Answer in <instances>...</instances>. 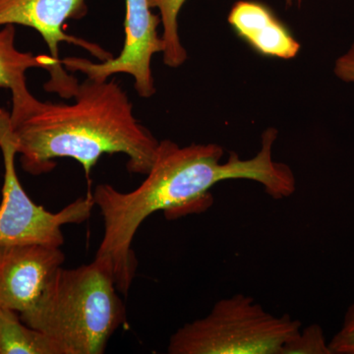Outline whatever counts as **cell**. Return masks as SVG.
Here are the masks:
<instances>
[{"mask_svg": "<svg viewBox=\"0 0 354 354\" xmlns=\"http://www.w3.org/2000/svg\"><path fill=\"white\" fill-rule=\"evenodd\" d=\"M298 3H300L301 2V0H297ZM293 0H286V3H288V6H291L292 4Z\"/></svg>", "mask_w": 354, "mask_h": 354, "instance_id": "16", "label": "cell"}, {"mask_svg": "<svg viewBox=\"0 0 354 354\" xmlns=\"http://www.w3.org/2000/svg\"><path fill=\"white\" fill-rule=\"evenodd\" d=\"M332 354H354V304L346 310L341 329L329 342Z\"/></svg>", "mask_w": 354, "mask_h": 354, "instance_id": "14", "label": "cell"}, {"mask_svg": "<svg viewBox=\"0 0 354 354\" xmlns=\"http://www.w3.org/2000/svg\"><path fill=\"white\" fill-rule=\"evenodd\" d=\"M15 25H6L0 30V88L12 95L11 124L15 125L36 108L39 100L30 92L26 82V71L31 68L48 70L50 79L44 85L46 92L57 93L64 99H72L78 80L67 73L64 65L50 55L23 53L15 46Z\"/></svg>", "mask_w": 354, "mask_h": 354, "instance_id": "8", "label": "cell"}, {"mask_svg": "<svg viewBox=\"0 0 354 354\" xmlns=\"http://www.w3.org/2000/svg\"><path fill=\"white\" fill-rule=\"evenodd\" d=\"M0 151L3 157L4 180L0 203V245L44 244L62 247V227L80 225L90 218L95 202L92 193L53 213L36 204L27 194L16 171L18 155L10 113L0 109Z\"/></svg>", "mask_w": 354, "mask_h": 354, "instance_id": "5", "label": "cell"}, {"mask_svg": "<svg viewBox=\"0 0 354 354\" xmlns=\"http://www.w3.org/2000/svg\"><path fill=\"white\" fill-rule=\"evenodd\" d=\"M87 11V0H0V27L21 25L36 30L43 37L50 57L59 64L60 43L80 46L104 62L113 57L108 50L64 31L66 21L81 19Z\"/></svg>", "mask_w": 354, "mask_h": 354, "instance_id": "9", "label": "cell"}, {"mask_svg": "<svg viewBox=\"0 0 354 354\" xmlns=\"http://www.w3.org/2000/svg\"><path fill=\"white\" fill-rule=\"evenodd\" d=\"M73 102L39 101L29 115L12 125L23 169L41 176L55 160L70 158L88 176L106 153H123L132 174L152 169L160 141L135 118L127 93L115 80L87 78Z\"/></svg>", "mask_w": 354, "mask_h": 354, "instance_id": "2", "label": "cell"}, {"mask_svg": "<svg viewBox=\"0 0 354 354\" xmlns=\"http://www.w3.org/2000/svg\"><path fill=\"white\" fill-rule=\"evenodd\" d=\"M0 354H62L44 333L23 322L20 313L0 306Z\"/></svg>", "mask_w": 354, "mask_h": 354, "instance_id": "11", "label": "cell"}, {"mask_svg": "<svg viewBox=\"0 0 354 354\" xmlns=\"http://www.w3.org/2000/svg\"><path fill=\"white\" fill-rule=\"evenodd\" d=\"M281 354H332V351L323 328L318 324H312L300 329L286 342Z\"/></svg>", "mask_w": 354, "mask_h": 354, "instance_id": "13", "label": "cell"}, {"mask_svg": "<svg viewBox=\"0 0 354 354\" xmlns=\"http://www.w3.org/2000/svg\"><path fill=\"white\" fill-rule=\"evenodd\" d=\"M113 268L104 258L58 268L23 322L50 337L62 354H102L127 320Z\"/></svg>", "mask_w": 354, "mask_h": 354, "instance_id": "3", "label": "cell"}, {"mask_svg": "<svg viewBox=\"0 0 354 354\" xmlns=\"http://www.w3.org/2000/svg\"><path fill=\"white\" fill-rule=\"evenodd\" d=\"M125 39L118 57L93 62L82 57H66L62 65L70 72H80L87 78L106 81L115 74H128L134 79L135 90L141 97L156 93L152 58L162 53L164 41L158 32L162 19L152 12L149 0H125Z\"/></svg>", "mask_w": 354, "mask_h": 354, "instance_id": "6", "label": "cell"}, {"mask_svg": "<svg viewBox=\"0 0 354 354\" xmlns=\"http://www.w3.org/2000/svg\"><path fill=\"white\" fill-rule=\"evenodd\" d=\"M64 260L62 247L0 245V306L20 314L31 309Z\"/></svg>", "mask_w": 354, "mask_h": 354, "instance_id": "7", "label": "cell"}, {"mask_svg": "<svg viewBox=\"0 0 354 354\" xmlns=\"http://www.w3.org/2000/svg\"><path fill=\"white\" fill-rule=\"evenodd\" d=\"M335 75L346 83H354V41L351 48L335 62Z\"/></svg>", "mask_w": 354, "mask_h": 354, "instance_id": "15", "label": "cell"}, {"mask_svg": "<svg viewBox=\"0 0 354 354\" xmlns=\"http://www.w3.org/2000/svg\"><path fill=\"white\" fill-rule=\"evenodd\" d=\"M227 21L244 41L264 57L291 59L299 53L300 44L290 30L261 2H236Z\"/></svg>", "mask_w": 354, "mask_h": 354, "instance_id": "10", "label": "cell"}, {"mask_svg": "<svg viewBox=\"0 0 354 354\" xmlns=\"http://www.w3.org/2000/svg\"><path fill=\"white\" fill-rule=\"evenodd\" d=\"M277 138L278 130L268 128L255 157L242 160L232 152L225 162H221L225 151L218 144L180 147L162 140L152 169L136 189L121 192L109 184H99L92 196L104 218V232L95 257L111 263L118 291L123 295L129 292L138 267L133 239L156 212L174 220L207 211L214 203L209 190L230 179L256 181L274 200L293 195L297 180L292 169L272 158Z\"/></svg>", "mask_w": 354, "mask_h": 354, "instance_id": "1", "label": "cell"}, {"mask_svg": "<svg viewBox=\"0 0 354 354\" xmlns=\"http://www.w3.org/2000/svg\"><path fill=\"white\" fill-rule=\"evenodd\" d=\"M301 329L288 314L274 316L245 295L223 298L208 315L178 330L169 339V354H281Z\"/></svg>", "mask_w": 354, "mask_h": 354, "instance_id": "4", "label": "cell"}, {"mask_svg": "<svg viewBox=\"0 0 354 354\" xmlns=\"http://www.w3.org/2000/svg\"><path fill=\"white\" fill-rule=\"evenodd\" d=\"M186 0H149L152 8H158L162 19V38L164 41L162 57L167 66L177 68L187 59V51L181 44L178 32L179 12Z\"/></svg>", "mask_w": 354, "mask_h": 354, "instance_id": "12", "label": "cell"}]
</instances>
